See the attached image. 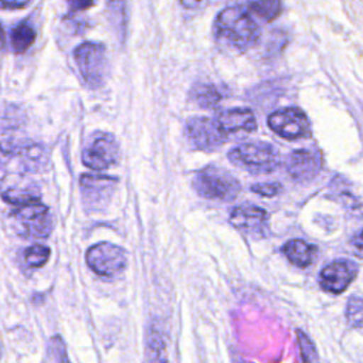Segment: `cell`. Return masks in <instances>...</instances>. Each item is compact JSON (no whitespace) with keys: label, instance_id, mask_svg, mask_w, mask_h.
Instances as JSON below:
<instances>
[{"label":"cell","instance_id":"cell-14","mask_svg":"<svg viewBox=\"0 0 363 363\" xmlns=\"http://www.w3.org/2000/svg\"><path fill=\"white\" fill-rule=\"evenodd\" d=\"M286 170L296 182H309L320 170V157L313 150L298 149L286 157Z\"/></svg>","mask_w":363,"mask_h":363},{"label":"cell","instance_id":"cell-29","mask_svg":"<svg viewBox=\"0 0 363 363\" xmlns=\"http://www.w3.org/2000/svg\"><path fill=\"white\" fill-rule=\"evenodd\" d=\"M352 248L356 257L363 258V230L352 238Z\"/></svg>","mask_w":363,"mask_h":363},{"label":"cell","instance_id":"cell-15","mask_svg":"<svg viewBox=\"0 0 363 363\" xmlns=\"http://www.w3.org/2000/svg\"><path fill=\"white\" fill-rule=\"evenodd\" d=\"M221 130L228 136L234 133H250L257 129V121L248 108H230L217 113L214 118Z\"/></svg>","mask_w":363,"mask_h":363},{"label":"cell","instance_id":"cell-7","mask_svg":"<svg viewBox=\"0 0 363 363\" xmlns=\"http://www.w3.org/2000/svg\"><path fill=\"white\" fill-rule=\"evenodd\" d=\"M86 265L101 277H112L121 274L128 264L126 251L112 242L102 241L92 247L85 254Z\"/></svg>","mask_w":363,"mask_h":363},{"label":"cell","instance_id":"cell-16","mask_svg":"<svg viewBox=\"0 0 363 363\" xmlns=\"http://www.w3.org/2000/svg\"><path fill=\"white\" fill-rule=\"evenodd\" d=\"M282 252L296 267H308L316 255V247L305 242L303 240H289L284 244Z\"/></svg>","mask_w":363,"mask_h":363},{"label":"cell","instance_id":"cell-25","mask_svg":"<svg viewBox=\"0 0 363 363\" xmlns=\"http://www.w3.org/2000/svg\"><path fill=\"white\" fill-rule=\"evenodd\" d=\"M47 359L54 362H62L68 360V356L65 354V346L60 336H54L50 339L47 346Z\"/></svg>","mask_w":363,"mask_h":363},{"label":"cell","instance_id":"cell-22","mask_svg":"<svg viewBox=\"0 0 363 363\" xmlns=\"http://www.w3.org/2000/svg\"><path fill=\"white\" fill-rule=\"evenodd\" d=\"M51 255V250L47 245L33 244L24 251V261L30 268H40L45 265Z\"/></svg>","mask_w":363,"mask_h":363},{"label":"cell","instance_id":"cell-21","mask_svg":"<svg viewBox=\"0 0 363 363\" xmlns=\"http://www.w3.org/2000/svg\"><path fill=\"white\" fill-rule=\"evenodd\" d=\"M248 9L257 16L262 17L265 21H272L281 14L282 4L281 0H255L250 3Z\"/></svg>","mask_w":363,"mask_h":363},{"label":"cell","instance_id":"cell-12","mask_svg":"<svg viewBox=\"0 0 363 363\" xmlns=\"http://www.w3.org/2000/svg\"><path fill=\"white\" fill-rule=\"evenodd\" d=\"M357 265L349 259H336L319 274L320 288L330 294H342L356 278Z\"/></svg>","mask_w":363,"mask_h":363},{"label":"cell","instance_id":"cell-27","mask_svg":"<svg viewBox=\"0 0 363 363\" xmlns=\"http://www.w3.org/2000/svg\"><path fill=\"white\" fill-rule=\"evenodd\" d=\"M147 349L149 352H155V353H163L164 352V343H163V336L156 332V330H150V335L147 337Z\"/></svg>","mask_w":363,"mask_h":363},{"label":"cell","instance_id":"cell-31","mask_svg":"<svg viewBox=\"0 0 363 363\" xmlns=\"http://www.w3.org/2000/svg\"><path fill=\"white\" fill-rule=\"evenodd\" d=\"M180 3L186 9L197 10V9H203L208 3V0H180Z\"/></svg>","mask_w":363,"mask_h":363},{"label":"cell","instance_id":"cell-20","mask_svg":"<svg viewBox=\"0 0 363 363\" xmlns=\"http://www.w3.org/2000/svg\"><path fill=\"white\" fill-rule=\"evenodd\" d=\"M191 98L201 106L206 109L214 108L220 104L223 95L220 94V91L211 85V84H197L193 86L191 89Z\"/></svg>","mask_w":363,"mask_h":363},{"label":"cell","instance_id":"cell-30","mask_svg":"<svg viewBox=\"0 0 363 363\" xmlns=\"http://www.w3.org/2000/svg\"><path fill=\"white\" fill-rule=\"evenodd\" d=\"M33 0H0V7L3 9H24Z\"/></svg>","mask_w":363,"mask_h":363},{"label":"cell","instance_id":"cell-10","mask_svg":"<svg viewBox=\"0 0 363 363\" xmlns=\"http://www.w3.org/2000/svg\"><path fill=\"white\" fill-rule=\"evenodd\" d=\"M268 126L285 139H301L311 135V123L303 111L298 108H282L268 116Z\"/></svg>","mask_w":363,"mask_h":363},{"label":"cell","instance_id":"cell-13","mask_svg":"<svg viewBox=\"0 0 363 363\" xmlns=\"http://www.w3.org/2000/svg\"><path fill=\"white\" fill-rule=\"evenodd\" d=\"M230 224L245 234L261 235L268 225V213L257 206H238L230 213Z\"/></svg>","mask_w":363,"mask_h":363},{"label":"cell","instance_id":"cell-17","mask_svg":"<svg viewBox=\"0 0 363 363\" xmlns=\"http://www.w3.org/2000/svg\"><path fill=\"white\" fill-rule=\"evenodd\" d=\"M1 197L11 206H20L30 201H35L41 199L40 190L34 184H10L6 190L1 191Z\"/></svg>","mask_w":363,"mask_h":363},{"label":"cell","instance_id":"cell-2","mask_svg":"<svg viewBox=\"0 0 363 363\" xmlns=\"http://www.w3.org/2000/svg\"><path fill=\"white\" fill-rule=\"evenodd\" d=\"M48 162L47 150L33 140H3L0 142V167L17 174L40 172Z\"/></svg>","mask_w":363,"mask_h":363},{"label":"cell","instance_id":"cell-28","mask_svg":"<svg viewBox=\"0 0 363 363\" xmlns=\"http://www.w3.org/2000/svg\"><path fill=\"white\" fill-rule=\"evenodd\" d=\"M69 10L77 13V11H84L88 10L94 6V0H65Z\"/></svg>","mask_w":363,"mask_h":363},{"label":"cell","instance_id":"cell-5","mask_svg":"<svg viewBox=\"0 0 363 363\" xmlns=\"http://www.w3.org/2000/svg\"><path fill=\"white\" fill-rule=\"evenodd\" d=\"M191 186L199 196L223 201L235 199L241 190L238 180L233 174L214 166L199 170L191 180Z\"/></svg>","mask_w":363,"mask_h":363},{"label":"cell","instance_id":"cell-11","mask_svg":"<svg viewBox=\"0 0 363 363\" xmlns=\"http://www.w3.org/2000/svg\"><path fill=\"white\" fill-rule=\"evenodd\" d=\"M118 180L104 174H82L79 179L84 206L89 211L102 210L111 200Z\"/></svg>","mask_w":363,"mask_h":363},{"label":"cell","instance_id":"cell-1","mask_svg":"<svg viewBox=\"0 0 363 363\" xmlns=\"http://www.w3.org/2000/svg\"><path fill=\"white\" fill-rule=\"evenodd\" d=\"M214 31L218 41L237 51H245L252 47L259 37L257 23L248 10L241 6H231L221 10L214 23Z\"/></svg>","mask_w":363,"mask_h":363},{"label":"cell","instance_id":"cell-4","mask_svg":"<svg viewBox=\"0 0 363 363\" xmlns=\"http://www.w3.org/2000/svg\"><path fill=\"white\" fill-rule=\"evenodd\" d=\"M13 227L24 238H47L52 230L50 210L41 200L14 206L10 213Z\"/></svg>","mask_w":363,"mask_h":363},{"label":"cell","instance_id":"cell-19","mask_svg":"<svg viewBox=\"0 0 363 363\" xmlns=\"http://www.w3.org/2000/svg\"><path fill=\"white\" fill-rule=\"evenodd\" d=\"M126 0H106V11L109 16V21L118 33V35H121V38L125 37L126 31Z\"/></svg>","mask_w":363,"mask_h":363},{"label":"cell","instance_id":"cell-23","mask_svg":"<svg viewBox=\"0 0 363 363\" xmlns=\"http://www.w3.org/2000/svg\"><path fill=\"white\" fill-rule=\"evenodd\" d=\"M346 318L350 326H363V298L353 296L349 299Z\"/></svg>","mask_w":363,"mask_h":363},{"label":"cell","instance_id":"cell-26","mask_svg":"<svg viewBox=\"0 0 363 363\" xmlns=\"http://www.w3.org/2000/svg\"><path fill=\"white\" fill-rule=\"evenodd\" d=\"M281 190H282V186L279 183H258V184L251 186V191L265 196V197L277 196V194H279Z\"/></svg>","mask_w":363,"mask_h":363},{"label":"cell","instance_id":"cell-9","mask_svg":"<svg viewBox=\"0 0 363 363\" xmlns=\"http://www.w3.org/2000/svg\"><path fill=\"white\" fill-rule=\"evenodd\" d=\"M186 135L189 143L200 150H214L227 139V135L221 130L217 121L206 116L190 118L186 123Z\"/></svg>","mask_w":363,"mask_h":363},{"label":"cell","instance_id":"cell-3","mask_svg":"<svg viewBox=\"0 0 363 363\" xmlns=\"http://www.w3.org/2000/svg\"><path fill=\"white\" fill-rule=\"evenodd\" d=\"M228 159L238 167L254 173H268L278 167L279 153L268 142H244L228 152Z\"/></svg>","mask_w":363,"mask_h":363},{"label":"cell","instance_id":"cell-8","mask_svg":"<svg viewBox=\"0 0 363 363\" xmlns=\"http://www.w3.org/2000/svg\"><path fill=\"white\" fill-rule=\"evenodd\" d=\"M119 159V145L111 133L98 132L82 150V163L92 170H105Z\"/></svg>","mask_w":363,"mask_h":363},{"label":"cell","instance_id":"cell-6","mask_svg":"<svg viewBox=\"0 0 363 363\" xmlns=\"http://www.w3.org/2000/svg\"><path fill=\"white\" fill-rule=\"evenodd\" d=\"M78 71L91 88H99L106 77V51L99 43L85 41L74 50Z\"/></svg>","mask_w":363,"mask_h":363},{"label":"cell","instance_id":"cell-24","mask_svg":"<svg viewBox=\"0 0 363 363\" xmlns=\"http://www.w3.org/2000/svg\"><path fill=\"white\" fill-rule=\"evenodd\" d=\"M296 337H298V345H299L302 360L303 362H316L318 360V353H316L315 345L312 343L309 336H306L302 330H298Z\"/></svg>","mask_w":363,"mask_h":363},{"label":"cell","instance_id":"cell-18","mask_svg":"<svg viewBox=\"0 0 363 363\" xmlns=\"http://www.w3.org/2000/svg\"><path fill=\"white\" fill-rule=\"evenodd\" d=\"M10 41H11V47L16 52L21 54L24 51H27L33 43L35 41V30L34 27L30 24L28 20H24L21 23H18L10 34Z\"/></svg>","mask_w":363,"mask_h":363}]
</instances>
